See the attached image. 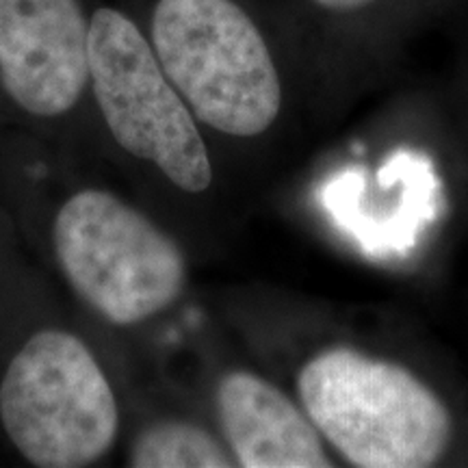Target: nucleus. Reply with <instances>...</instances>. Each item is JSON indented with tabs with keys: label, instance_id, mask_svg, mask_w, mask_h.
Here are the masks:
<instances>
[{
	"label": "nucleus",
	"instance_id": "423d86ee",
	"mask_svg": "<svg viewBox=\"0 0 468 468\" xmlns=\"http://www.w3.org/2000/svg\"><path fill=\"white\" fill-rule=\"evenodd\" d=\"M87 42L79 0H0V85L27 113L66 115L90 83Z\"/></svg>",
	"mask_w": 468,
	"mask_h": 468
},
{
	"label": "nucleus",
	"instance_id": "39448f33",
	"mask_svg": "<svg viewBox=\"0 0 468 468\" xmlns=\"http://www.w3.org/2000/svg\"><path fill=\"white\" fill-rule=\"evenodd\" d=\"M87 52L93 98L115 144L178 189L207 191L213 165L196 117L137 25L117 9H96Z\"/></svg>",
	"mask_w": 468,
	"mask_h": 468
},
{
	"label": "nucleus",
	"instance_id": "f257e3e1",
	"mask_svg": "<svg viewBox=\"0 0 468 468\" xmlns=\"http://www.w3.org/2000/svg\"><path fill=\"white\" fill-rule=\"evenodd\" d=\"M297 393L319 434L354 466H434L452 442L447 406L397 362L321 351L300 371Z\"/></svg>",
	"mask_w": 468,
	"mask_h": 468
},
{
	"label": "nucleus",
	"instance_id": "20e7f679",
	"mask_svg": "<svg viewBox=\"0 0 468 468\" xmlns=\"http://www.w3.org/2000/svg\"><path fill=\"white\" fill-rule=\"evenodd\" d=\"M52 248L76 295L113 325L144 324L185 291L178 243L111 191L69 196L52 221Z\"/></svg>",
	"mask_w": 468,
	"mask_h": 468
},
{
	"label": "nucleus",
	"instance_id": "7ed1b4c3",
	"mask_svg": "<svg viewBox=\"0 0 468 468\" xmlns=\"http://www.w3.org/2000/svg\"><path fill=\"white\" fill-rule=\"evenodd\" d=\"M0 425L28 464L83 468L115 447L120 406L90 345L61 327H44L5 368Z\"/></svg>",
	"mask_w": 468,
	"mask_h": 468
},
{
	"label": "nucleus",
	"instance_id": "0eeeda50",
	"mask_svg": "<svg viewBox=\"0 0 468 468\" xmlns=\"http://www.w3.org/2000/svg\"><path fill=\"white\" fill-rule=\"evenodd\" d=\"M218 412L237 466L327 468L319 430L271 382L232 371L218 386Z\"/></svg>",
	"mask_w": 468,
	"mask_h": 468
},
{
	"label": "nucleus",
	"instance_id": "1a4fd4ad",
	"mask_svg": "<svg viewBox=\"0 0 468 468\" xmlns=\"http://www.w3.org/2000/svg\"><path fill=\"white\" fill-rule=\"evenodd\" d=\"M314 3L332 11H351V9L365 7V5L371 3V0H314Z\"/></svg>",
	"mask_w": 468,
	"mask_h": 468
},
{
	"label": "nucleus",
	"instance_id": "f03ea898",
	"mask_svg": "<svg viewBox=\"0 0 468 468\" xmlns=\"http://www.w3.org/2000/svg\"><path fill=\"white\" fill-rule=\"evenodd\" d=\"M152 48L197 122L256 137L282 107L280 76L251 17L232 0H159Z\"/></svg>",
	"mask_w": 468,
	"mask_h": 468
},
{
	"label": "nucleus",
	"instance_id": "6e6552de",
	"mask_svg": "<svg viewBox=\"0 0 468 468\" xmlns=\"http://www.w3.org/2000/svg\"><path fill=\"white\" fill-rule=\"evenodd\" d=\"M134 468H230L232 455L200 425L161 420L145 427L128 449Z\"/></svg>",
	"mask_w": 468,
	"mask_h": 468
}]
</instances>
